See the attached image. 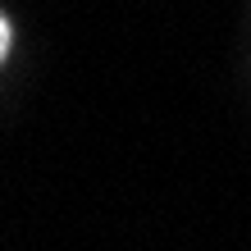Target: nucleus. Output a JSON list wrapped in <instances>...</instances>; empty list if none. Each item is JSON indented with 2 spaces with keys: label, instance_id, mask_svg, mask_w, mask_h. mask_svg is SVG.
Listing matches in <instances>:
<instances>
[{
  "label": "nucleus",
  "instance_id": "f257e3e1",
  "mask_svg": "<svg viewBox=\"0 0 251 251\" xmlns=\"http://www.w3.org/2000/svg\"><path fill=\"white\" fill-rule=\"evenodd\" d=\"M5 50H9V23H5V14H0V60H5Z\"/></svg>",
  "mask_w": 251,
  "mask_h": 251
}]
</instances>
